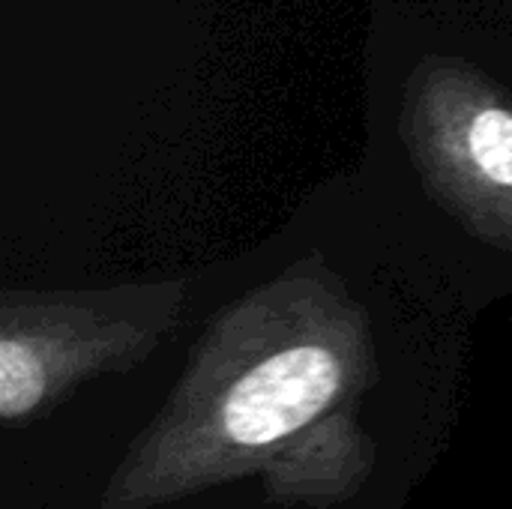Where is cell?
<instances>
[{"label":"cell","mask_w":512,"mask_h":509,"mask_svg":"<svg viewBox=\"0 0 512 509\" xmlns=\"http://www.w3.org/2000/svg\"><path fill=\"white\" fill-rule=\"evenodd\" d=\"M339 390V363L327 348L300 345L243 375L225 402V432L246 447L279 441L306 426Z\"/></svg>","instance_id":"1"},{"label":"cell","mask_w":512,"mask_h":509,"mask_svg":"<svg viewBox=\"0 0 512 509\" xmlns=\"http://www.w3.org/2000/svg\"><path fill=\"white\" fill-rule=\"evenodd\" d=\"M471 153L495 183L512 186V114L501 108L483 111L471 126Z\"/></svg>","instance_id":"3"},{"label":"cell","mask_w":512,"mask_h":509,"mask_svg":"<svg viewBox=\"0 0 512 509\" xmlns=\"http://www.w3.org/2000/svg\"><path fill=\"white\" fill-rule=\"evenodd\" d=\"M45 393V372L36 354L15 342H0V414L6 420H15L27 414Z\"/></svg>","instance_id":"2"}]
</instances>
